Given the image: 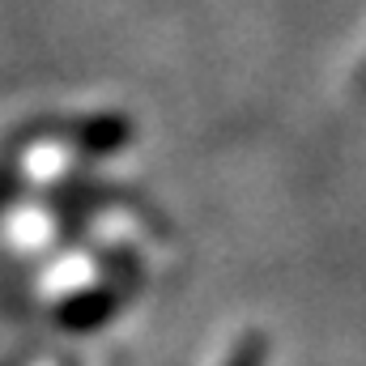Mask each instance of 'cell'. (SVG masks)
I'll return each mask as SVG.
<instances>
[{
  "label": "cell",
  "instance_id": "cell-1",
  "mask_svg": "<svg viewBox=\"0 0 366 366\" xmlns=\"http://www.w3.org/2000/svg\"><path fill=\"white\" fill-rule=\"evenodd\" d=\"M264 354H269V341H260V337H247V341L234 350L230 366H260V362H264Z\"/></svg>",
  "mask_w": 366,
  "mask_h": 366
}]
</instances>
